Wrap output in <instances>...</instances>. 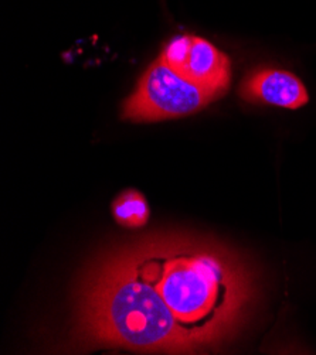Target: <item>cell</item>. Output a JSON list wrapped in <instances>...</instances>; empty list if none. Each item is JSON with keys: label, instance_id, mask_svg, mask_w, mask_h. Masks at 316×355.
Masks as SVG:
<instances>
[{"label": "cell", "instance_id": "cell-1", "mask_svg": "<svg viewBox=\"0 0 316 355\" xmlns=\"http://www.w3.org/2000/svg\"><path fill=\"white\" fill-rule=\"evenodd\" d=\"M128 252L201 351L237 330L251 299V280L233 252L182 236L147 238Z\"/></svg>", "mask_w": 316, "mask_h": 355}, {"label": "cell", "instance_id": "cell-2", "mask_svg": "<svg viewBox=\"0 0 316 355\" xmlns=\"http://www.w3.org/2000/svg\"><path fill=\"white\" fill-rule=\"evenodd\" d=\"M80 323L84 337L99 344L139 352L201 351L128 250L111 255L91 275L81 299Z\"/></svg>", "mask_w": 316, "mask_h": 355}, {"label": "cell", "instance_id": "cell-3", "mask_svg": "<svg viewBox=\"0 0 316 355\" xmlns=\"http://www.w3.org/2000/svg\"><path fill=\"white\" fill-rule=\"evenodd\" d=\"M222 95L179 77L159 58L140 77L125 99L122 118L132 122H159L183 118L204 110Z\"/></svg>", "mask_w": 316, "mask_h": 355}, {"label": "cell", "instance_id": "cell-4", "mask_svg": "<svg viewBox=\"0 0 316 355\" xmlns=\"http://www.w3.org/2000/svg\"><path fill=\"white\" fill-rule=\"evenodd\" d=\"M159 60L183 80L224 95L231 81L230 58L197 35H178L162 50Z\"/></svg>", "mask_w": 316, "mask_h": 355}, {"label": "cell", "instance_id": "cell-5", "mask_svg": "<svg viewBox=\"0 0 316 355\" xmlns=\"http://www.w3.org/2000/svg\"><path fill=\"white\" fill-rule=\"evenodd\" d=\"M240 96L244 101L298 110L309 101L308 91L302 81L284 69L264 68L254 71L240 87Z\"/></svg>", "mask_w": 316, "mask_h": 355}, {"label": "cell", "instance_id": "cell-6", "mask_svg": "<svg viewBox=\"0 0 316 355\" xmlns=\"http://www.w3.org/2000/svg\"><path fill=\"white\" fill-rule=\"evenodd\" d=\"M113 216L119 225L128 228L145 227L149 221V205L136 190L122 191L111 205Z\"/></svg>", "mask_w": 316, "mask_h": 355}]
</instances>
